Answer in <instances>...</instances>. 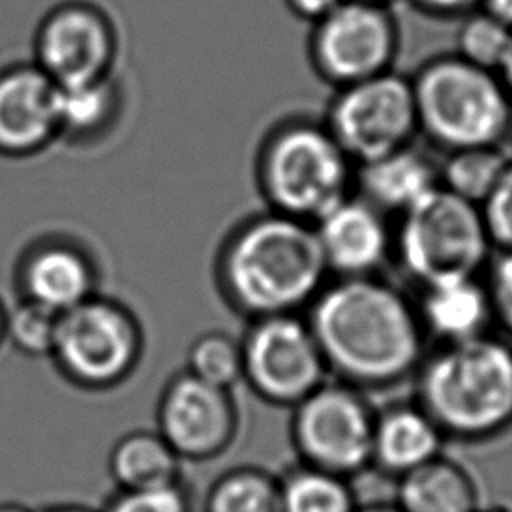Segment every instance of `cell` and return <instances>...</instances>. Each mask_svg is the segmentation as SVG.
Here are the masks:
<instances>
[{
  "label": "cell",
  "instance_id": "obj_1",
  "mask_svg": "<svg viewBox=\"0 0 512 512\" xmlns=\"http://www.w3.org/2000/svg\"><path fill=\"white\" fill-rule=\"evenodd\" d=\"M304 318L328 374L364 392L412 378L428 352L414 300L380 274L330 278Z\"/></svg>",
  "mask_w": 512,
  "mask_h": 512
},
{
  "label": "cell",
  "instance_id": "obj_2",
  "mask_svg": "<svg viewBox=\"0 0 512 512\" xmlns=\"http://www.w3.org/2000/svg\"><path fill=\"white\" fill-rule=\"evenodd\" d=\"M216 278L226 302L254 320L304 314L330 272L310 222L266 210L226 236Z\"/></svg>",
  "mask_w": 512,
  "mask_h": 512
},
{
  "label": "cell",
  "instance_id": "obj_3",
  "mask_svg": "<svg viewBox=\"0 0 512 512\" xmlns=\"http://www.w3.org/2000/svg\"><path fill=\"white\" fill-rule=\"evenodd\" d=\"M414 400L446 440L478 444L512 428V346L490 334L428 348Z\"/></svg>",
  "mask_w": 512,
  "mask_h": 512
},
{
  "label": "cell",
  "instance_id": "obj_4",
  "mask_svg": "<svg viewBox=\"0 0 512 512\" xmlns=\"http://www.w3.org/2000/svg\"><path fill=\"white\" fill-rule=\"evenodd\" d=\"M418 134L436 150L506 146L512 96L498 72L474 66L456 52L424 60L410 76Z\"/></svg>",
  "mask_w": 512,
  "mask_h": 512
},
{
  "label": "cell",
  "instance_id": "obj_5",
  "mask_svg": "<svg viewBox=\"0 0 512 512\" xmlns=\"http://www.w3.org/2000/svg\"><path fill=\"white\" fill-rule=\"evenodd\" d=\"M356 164L324 122L288 118L262 140L258 188L270 210L314 224L354 192Z\"/></svg>",
  "mask_w": 512,
  "mask_h": 512
},
{
  "label": "cell",
  "instance_id": "obj_6",
  "mask_svg": "<svg viewBox=\"0 0 512 512\" xmlns=\"http://www.w3.org/2000/svg\"><path fill=\"white\" fill-rule=\"evenodd\" d=\"M492 254L480 206L442 186L398 216L392 258L418 288L482 276Z\"/></svg>",
  "mask_w": 512,
  "mask_h": 512
},
{
  "label": "cell",
  "instance_id": "obj_7",
  "mask_svg": "<svg viewBox=\"0 0 512 512\" xmlns=\"http://www.w3.org/2000/svg\"><path fill=\"white\" fill-rule=\"evenodd\" d=\"M138 318L122 302L94 294L58 314L52 362L70 384L102 392L128 380L142 358Z\"/></svg>",
  "mask_w": 512,
  "mask_h": 512
},
{
  "label": "cell",
  "instance_id": "obj_8",
  "mask_svg": "<svg viewBox=\"0 0 512 512\" xmlns=\"http://www.w3.org/2000/svg\"><path fill=\"white\" fill-rule=\"evenodd\" d=\"M290 410L288 434L298 462L350 480L370 468L376 408L368 392L328 378Z\"/></svg>",
  "mask_w": 512,
  "mask_h": 512
},
{
  "label": "cell",
  "instance_id": "obj_9",
  "mask_svg": "<svg viewBox=\"0 0 512 512\" xmlns=\"http://www.w3.org/2000/svg\"><path fill=\"white\" fill-rule=\"evenodd\" d=\"M322 122L354 164L414 144L418 118L410 76L388 70L336 88Z\"/></svg>",
  "mask_w": 512,
  "mask_h": 512
},
{
  "label": "cell",
  "instance_id": "obj_10",
  "mask_svg": "<svg viewBox=\"0 0 512 512\" xmlns=\"http://www.w3.org/2000/svg\"><path fill=\"white\" fill-rule=\"evenodd\" d=\"M400 26L390 6L342 0L312 24L308 56L314 72L334 90L394 70Z\"/></svg>",
  "mask_w": 512,
  "mask_h": 512
},
{
  "label": "cell",
  "instance_id": "obj_11",
  "mask_svg": "<svg viewBox=\"0 0 512 512\" xmlns=\"http://www.w3.org/2000/svg\"><path fill=\"white\" fill-rule=\"evenodd\" d=\"M240 346L242 380L272 406L292 408L330 376L304 314L254 318Z\"/></svg>",
  "mask_w": 512,
  "mask_h": 512
},
{
  "label": "cell",
  "instance_id": "obj_12",
  "mask_svg": "<svg viewBox=\"0 0 512 512\" xmlns=\"http://www.w3.org/2000/svg\"><path fill=\"white\" fill-rule=\"evenodd\" d=\"M118 52L114 22L98 4L64 0L52 6L34 34V64L56 84L112 74Z\"/></svg>",
  "mask_w": 512,
  "mask_h": 512
},
{
  "label": "cell",
  "instance_id": "obj_13",
  "mask_svg": "<svg viewBox=\"0 0 512 512\" xmlns=\"http://www.w3.org/2000/svg\"><path fill=\"white\" fill-rule=\"evenodd\" d=\"M240 428L232 390L182 370L160 392L156 430L182 462H208L224 454Z\"/></svg>",
  "mask_w": 512,
  "mask_h": 512
},
{
  "label": "cell",
  "instance_id": "obj_14",
  "mask_svg": "<svg viewBox=\"0 0 512 512\" xmlns=\"http://www.w3.org/2000/svg\"><path fill=\"white\" fill-rule=\"evenodd\" d=\"M330 278L370 276L392 258L394 230L388 216L352 192L314 224Z\"/></svg>",
  "mask_w": 512,
  "mask_h": 512
},
{
  "label": "cell",
  "instance_id": "obj_15",
  "mask_svg": "<svg viewBox=\"0 0 512 512\" xmlns=\"http://www.w3.org/2000/svg\"><path fill=\"white\" fill-rule=\"evenodd\" d=\"M16 286L22 300L62 314L98 292V268L82 244L48 236L20 256Z\"/></svg>",
  "mask_w": 512,
  "mask_h": 512
},
{
  "label": "cell",
  "instance_id": "obj_16",
  "mask_svg": "<svg viewBox=\"0 0 512 512\" xmlns=\"http://www.w3.org/2000/svg\"><path fill=\"white\" fill-rule=\"evenodd\" d=\"M58 138L56 84L34 62L0 70V156H34Z\"/></svg>",
  "mask_w": 512,
  "mask_h": 512
},
{
  "label": "cell",
  "instance_id": "obj_17",
  "mask_svg": "<svg viewBox=\"0 0 512 512\" xmlns=\"http://www.w3.org/2000/svg\"><path fill=\"white\" fill-rule=\"evenodd\" d=\"M446 436L416 400L376 408L370 468L398 480L410 470L444 454Z\"/></svg>",
  "mask_w": 512,
  "mask_h": 512
},
{
  "label": "cell",
  "instance_id": "obj_18",
  "mask_svg": "<svg viewBox=\"0 0 512 512\" xmlns=\"http://www.w3.org/2000/svg\"><path fill=\"white\" fill-rule=\"evenodd\" d=\"M418 290L414 306L428 340L454 344L490 334L494 318L482 276L440 280Z\"/></svg>",
  "mask_w": 512,
  "mask_h": 512
},
{
  "label": "cell",
  "instance_id": "obj_19",
  "mask_svg": "<svg viewBox=\"0 0 512 512\" xmlns=\"http://www.w3.org/2000/svg\"><path fill=\"white\" fill-rule=\"evenodd\" d=\"M440 188L438 162L414 144L356 164L354 192L386 216H400Z\"/></svg>",
  "mask_w": 512,
  "mask_h": 512
},
{
  "label": "cell",
  "instance_id": "obj_20",
  "mask_svg": "<svg viewBox=\"0 0 512 512\" xmlns=\"http://www.w3.org/2000/svg\"><path fill=\"white\" fill-rule=\"evenodd\" d=\"M394 504L402 512H474L480 508L472 474L446 454L400 476Z\"/></svg>",
  "mask_w": 512,
  "mask_h": 512
},
{
  "label": "cell",
  "instance_id": "obj_21",
  "mask_svg": "<svg viewBox=\"0 0 512 512\" xmlns=\"http://www.w3.org/2000/svg\"><path fill=\"white\" fill-rule=\"evenodd\" d=\"M106 466L116 490H148L184 480L182 458L158 430H132L120 436Z\"/></svg>",
  "mask_w": 512,
  "mask_h": 512
},
{
  "label": "cell",
  "instance_id": "obj_22",
  "mask_svg": "<svg viewBox=\"0 0 512 512\" xmlns=\"http://www.w3.org/2000/svg\"><path fill=\"white\" fill-rule=\"evenodd\" d=\"M122 92L114 76L56 86V114L60 138L88 144L116 122Z\"/></svg>",
  "mask_w": 512,
  "mask_h": 512
},
{
  "label": "cell",
  "instance_id": "obj_23",
  "mask_svg": "<svg viewBox=\"0 0 512 512\" xmlns=\"http://www.w3.org/2000/svg\"><path fill=\"white\" fill-rule=\"evenodd\" d=\"M278 478L282 512H358L360 508L346 476L296 460Z\"/></svg>",
  "mask_w": 512,
  "mask_h": 512
},
{
  "label": "cell",
  "instance_id": "obj_24",
  "mask_svg": "<svg viewBox=\"0 0 512 512\" xmlns=\"http://www.w3.org/2000/svg\"><path fill=\"white\" fill-rule=\"evenodd\" d=\"M202 512H282L280 478L256 464L226 468L206 488Z\"/></svg>",
  "mask_w": 512,
  "mask_h": 512
},
{
  "label": "cell",
  "instance_id": "obj_25",
  "mask_svg": "<svg viewBox=\"0 0 512 512\" xmlns=\"http://www.w3.org/2000/svg\"><path fill=\"white\" fill-rule=\"evenodd\" d=\"M510 160L506 146H476L446 152L438 162L440 186L480 206L504 174Z\"/></svg>",
  "mask_w": 512,
  "mask_h": 512
},
{
  "label": "cell",
  "instance_id": "obj_26",
  "mask_svg": "<svg viewBox=\"0 0 512 512\" xmlns=\"http://www.w3.org/2000/svg\"><path fill=\"white\" fill-rule=\"evenodd\" d=\"M458 20L454 52L474 66L498 72L512 44V28L484 8H476Z\"/></svg>",
  "mask_w": 512,
  "mask_h": 512
},
{
  "label": "cell",
  "instance_id": "obj_27",
  "mask_svg": "<svg viewBox=\"0 0 512 512\" xmlns=\"http://www.w3.org/2000/svg\"><path fill=\"white\" fill-rule=\"evenodd\" d=\"M184 370L214 386L232 390L242 380L240 340L220 330L200 334L188 348Z\"/></svg>",
  "mask_w": 512,
  "mask_h": 512
},
{
  "label": "cell",
  "instance_id": "obj_28",
  "mask_svg": "<svg viewBox=\"0 0 512 512\" xmlns=\"http://www.w3.org/2000/svg\"><path fill=\"white\" fill-rule=\"evenodd\" d=\"M58 314L22 300L6 310V330L4 342H10L20 354L30 358H42L52 354L56 336Z\"/></svg>",
  "mask_w": 512,
  "mask_h": 512
},
{
  "label": "cell",
  "instance_id": "obj_29",
  "mask_svg": "<svg viewBox=\"0 0 512 512\" xmlns=\"http://www.w3.org/2000/svg\"><path fill=\"white\" fill-rule=\"evenodd\" d=\"M100 512H194V504L188 486L180 480L148 490H114Z\"/></svg>",
  "mask_w": 512,
  "mask_h": 512
},
{
  "label": "cell",
  "instance_id": "obj_30",
  "mask_svg": "<svg viewBox=\"0 0 512 512\" xmlns=\"http://www.w3.org/2000/svg\"><path fill=\"white\" fill-rule=\"evenodd\" d=\"M482 280L490 298L494 324L512 338V250H494L482 272Z\"/></svg>",
  "mask_w": 512,
  "mask_h": 512
},
{
  "label": "cell",
  "instance_id": "obj_31",
  "mask_svg": "<svg viewBox=\"0 0 512 512\" xmlns=\"http://www.w3.org/2000/svg\"><path fill=\"white\" fill-rule=\"evenodd\" d=\"M480 212L494 250H512V160L480 204Z\"/></svg>",
  "mask_w": 512,
  "mask_h": 512
},
{
  "label": "cell",
  "instance_id": "obj_32",
  "mask_svg": "<svg viewBox=\"0 0 512 512\" xmlns=\"http://www.w3.org/2000/svg\"><path fill=\"white\" fill-rule=\"evenodd\" d=\"M420 12L434 18H462L482 6V0H410Z\"/></svg>",
  "mask_w": 512,
  "mask_h": 512
},
{
  "label": "cell",
  "instance_id": "obj_33",
  "mask_svg": "<svg viewBox=\"0 0 512 512\" xmlns=\"http://www.w3.org/2000/svg\"><path fill=\"white\" fill-rule=\"evenodd\" d=\"M342 0H284L286 8L300 20H306L310 24L324 18L328 12H332Z\"/></svg>",
  "mask_w": 512,
  "mask_h": 512
},
{
  "label": "cell",
  "instance_id": "obj_34",
  "mask_svg": "<svg viewBox=\"0 0 512 512\" xmlns=\"http://www.w3.org/2000/svg\"><path fill=\"white\" fill-rule=\"evenodd\" d=\"M486 12L502 20L508 28H512V0H482V6Z\"/></svg>",
  "mask_w": 512,
  "mask_h": 512
},
{
  "label": "cell",
  "instance_id": "obj_35",
  "mask_svg": "<svg viewBox=\"0 0 512 512\" xmlns=\"http://www.w3.org/2000/svg\"><path fill=\"white\" fill-rule=\"evenodd\" d=\"M36 512H100V508H90L80 502H58V504H50Z\"/></svg>",
  "mask_w": 512,
  "mask_h": 512
},
{
  "label": "cell",
  "instance_id": "obj_36",
  "mask_svg": "<svg viewBox=\"0 0 512 512\" xmlns=\"http://www.w3.org/2000/svg\"><path fill=\"white\" fill-rule=\"evenodd\" d=\"M498 76L502 78L504 86L508 88V92H510V96H512V44H510V48H508V52H506V56H504V60H502V66H500V70H498Z\"/></svg>",
  "mask_w": 512,
  "mask_h": 512
},
{
  "label": "cell",
  "instance_id": "obj_37",
  "mask_svg": "<svg viewBox=\"0 0 512 512\" xmlns=\"http://www.w3.org/2000/svg\"><path fill=\"white\" fill-rule=\"evenodd\" d=\"M358 512H402L394 502H372V504H360Z\"/></svg>",
  "mask_w": 512,
  "mask_h": 512
},
{
  "label": "cell",
  "instance_id": "obj_38",
  "mask_svg": "<svg viewBox=\"0 0 512 512\" xmlns=\"http://www.w3.org/2000/svg\"><path fill=\"white\" fill-rule=\"evenodd\" d=\"M0 512H36V510H32L30 506H26L22 502L6 500V502H0Z\"/></svg>",
  "mask_w": 512,
  "mask_h": 512
},
{
  "label": "cell",
  "instance_id": "obj_39",
  "mask_svg": "<svg viewBox=\"0 0 512 512\" xmlns=\"http://www.w3.org/2000/svg\"><path fill=\"white\" fill-rule=\"evenodd\" d=\"M6 306L0 300V346L4 344V330H6Z\"/></svg>",
  "mask_w": 512,
  "mask_h": 512
},
{
  "label": "cell",
  "instance_id": "obj_40",
  "mask_svg": "<svg viewBox=\"0 0 512 512\" xmlns=\"http://www.w3.org/2000/svg\"><path fill=\"white\" fill-rule=\"evenodd\" d=\"M360 2H370V4H382V6H390L394 0H360Z\"/></svg>",
  "mask_w": 512,
  "mask_h": 512
},
{
  "label": "cell",
  "instance_id": "obj_41",
  "mask_svg": "<svg viewBox=\"0 0 512 512\" xmlns=\"http://www.w3.org/2000/svg\"><path fill=\"white\" fill-rule=\"evenodd\" d=\"M474 512H508L504 508H476Z\"/></svg>",
  "mask_w": 512,
  "mask_h": 512
},
{
  "label": "cell",
  "instance_id": "obj_42",
  "mask_svg": "<svg viewBox=\"0 0 512 512\" xmlns=\"http://www.w3.org/2000/svg\"><path fill=\"white\" fill-rule=\"evenodd\" d=\"M506 150H508V154H510V158H512V130H510L508 140H506Z\"/></svg>",
  "mask_w": 512,
  "mask_h": 512
}]
</instances>
